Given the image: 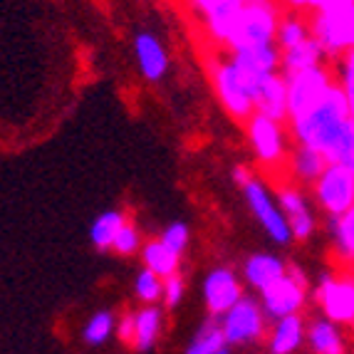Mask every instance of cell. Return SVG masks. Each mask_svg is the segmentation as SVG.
<instances>
[{
	"label": "cell",
	"instance_id": "6da1fadb",
	"mask_svg": "<svg viewBox=\"0 0 354 354\" xmlns=\"http://www.w3.org/2000/svg\"><path fill=\"white\" fill-rule=\"evenodd\" d=\"M288 127L292 142L317 149L330 161H337V156L354 136V119L349 114L347 97L337 87L327 89V95L315 102L305 114L290 119Z\"/></svg>",
	"mask_w": 354,
	"mask_h": 354
},
{
	"label": "cell",
	"instance_id": "7a4b0ae2",
	"mask_svg": "<svg viewBox=\"0 0 354 354\" xmlns=\"http://www.w3.org/2000/svg\"><path fill=\"white\" fill-rule=\"evenodd\" d=\"M208 75H211L213 92L218 97L225 114L245 124L255 114V95H258L260 80H253V77L238 70L233 65V59L228 57V53H225V57L213 59Z\"/></svg>",
	"mask_w": 354,
	"mask_h": 354
},
{
	"label": "cell",
	"instance_id": "3957f363",
	"mask_svg": "<svg viewBox=\"0 0 354 354\" xmlns=\"http://www.w3.org/2000/svg\"><path fill=\"white\" fill-rule=\"evenodd\" d=\"M241 194L245 198V206H248L250 216L258 221V225L266 230V236L275 245L285 248V245H290V243L295 241L288 218H285L283 206H280L278 189H272L266 178L253 171L248 176V181L241 183Z\"/></svg>",
	"mask_w": 354,
	"mask_h": 354
},
{
	"label": "cell",
	"instance_id": "277c9868",
	"mask_svg": "<svg viewBox=\"0 0 354 354\" xmlns=\"http://www.w3.org/2000/svg\"><path fill=\"white\" fill-rule=\"evenodd\" d=\"M243 127H245V136H248L255 161L260 166H266L268 171L285 169L290 147H292V134H290L288 122H278V119L263 117V114H253Z\"/></svg>",
	"mask_w": 354,
	"mask_h": 354
},
{
	"label": "cell",
	"instance_id": "5b68a950",
	"mask_svg": "<svg viewBox=\"0 0 354 354\" xmlns=\"http://www.w3.org/2000/svg\"><path fill=\"white\" fill-rule=\"evenodd\" d=\"M278 198L295 243H310L315 236H319V228H322V218L325 216H322V211L315 203L310 191L288 181L278 186Z\"/></svg>",
	"mask_w": 354,
	"mask_h": 354
},
{
	"label": "cell",
	"instance_id": "8992f818",
	"mask_svg": "<svg viewBox=\"0 0 354 354\" xmlns=\"http://www.w3.org/2000/svg\"><path fill=\"white\" fill-rule=\"evenodd\" d=\"M280 15H283V8L275 0H245L238 32L225 50L238 45H275Z\"/></svg>",
	"mask_w": 354,
	"mask_h": 354
},
{
	"label": "cell",
	"instance_id": "52a82bcc",
	"mask_svg": "<svg viewBox=\"0 0 354 354\" xmlns=\"http://www.w3.org/2000/svg\"><path fill=\"white\" fill-rule=\"evenodd\" d=\"M307 292H310V283H307L305 270L292 263L288 275L260 295V305H263L266 317L275 322L290 315H302V307L307 305Z\"/></svg>",
	"mask_w": 354,
	"mask_h": 354
},
{
	"label": "cell",
	"instance_id": "ba28073f",
	"mask_svg": "<svg viewBox=\"0 0 354 354\" xmlns=\"http://www.w3.org/2000/svg\"><path fill=\"white\" fill-rule=\"evenodd\" d=\"M310 194L322 216H344L354 206V174L330 161Z\"/></svg>",
	"mask_w": 354,
	"mask_h": 354
},
{
	"label": "cell",
	"instance_id": "9c48e42d",
	"mask_svg": "<svg viewBox=\"0 0 354 354\" xmlns=\"http://www.w3.org/2000/svg\"><path fill=\"white\" fill-rule=\"evenodd\" d=\"M266 313L263 305L255 297L243 295L236 305L230 307L228 313L221 315L218 325L225 335L228 344H250L263 337L266 332Z\"/></svg>",
	"mask_w": 354,
	"mask_h": 354
},
{
	"label": "cell",
	"instance_id": "30bf717a",
	"mask_svg": "<svg viewBox=\"0 0 354 354\" xmlns=\"http://www.w3.org/2000/svg\"><path fill=\"white\" fill-rule=\"evenodd\" d=\"M315 302L330 319L354 325V280L327 275L315 285Z\"/></svg>",
	"mask_w": 354,
	"mask_h": 354
},
{
	"label": "cell",
	"instance_id": "8fae6325",
	"mask_svg": "<svg viewBox=\"0 0 354 354\" xmlns=\"http://www.w3.org/2000/svg\"><path fill=\"white\" fill-rule=\"evenodd\" d=\"M241 297H243V285L233 268L218 266L206 275L203 300H206V307L211 315H216V317L225 315Z\"/></svg>",
	"mask_w": 354,
	"mask_h": 354
},
{
	"label": "cell",
	"instance_id": "7c38bea8",
	"mask_svg": "<svg viewBox=\"0 0 354 354\" xmlns=\"http://www.w3.org/2000/svg\"><path fill=\"white\" fill-rule=\"evenodd\" d=\"M131 50H134L136 67L142 72V77L147 82L156 84L161 82L169 72V50L164 48V42L156 32H149V30H139L134 37H131Z\"/></svg>",
	"mask_w": 354,
	"mask_h": 354
},
{
	"label": "cell",
	"instance_id": "4fadbf2b",
	"mask_svg": "<svg viewBox=\"0 0 354 354\" xmlns=\"http://www.w3.org/2000/svg\"><path fill=\"white\" fill-rule=\"evenodd\" d=\"M243 10H245V0H216L213 6H208L201 12L203 28H206L208 37L221 48H228L241 25Z\"/></svg>",
	"mask_w": 354,
	"mask_h": 354
},
{
	"label": "cell",
	"instance_id": "5bb4252c",
	"mask_svg": "<svg viewBox=\"0 0 354 354\" xmlns=\"http://www.w3.org/2000/svg\"><path fill=\"white\" fill-rule=\"evenodd\" d=\"M327 166H330V159H327L325 153H319L317 149L307 147V144L292 142L288 161H285V171H288L290 183L310 191Z\"/></svg>",
	"mask_w": 354,
	"mask_h": 354
},
{
	"label": "cell",
	"instance_id": "9a60e30c",
	"mask_svg": "<svg viewBox=\"0 0 354 354\" xmlns=\"http://www.w3.org/2000/svg\"><path fill=\"white\" fill-rule=\"evenodd\" d=\"M290 263L278 253H270V250H260V253H250L243 263V280L255 290V292H266L275 283L288 275Z\"/></svg>",
	"mask_w": 354,
	"mask_h": 354
},
{
	"label": "cell",
	"instance_id": "2e32d148",
	"mask_svg": "<svg viewBox=\"0 0 354 354\" xmlns=\"http://www.w3.org/2000/svg\"><path fill=\"white\" fill-rule=\"evenodd\" d=\"M347 327L342 322H335L327 315H315L307 322V344L313 349V354H349V339H347Z\"/></svg>",
	"mask_w": 354,
	"mask_h": 354
},
{
	"label": "cell",
	"instance_id": "e0dca14e",
	"mask_svg": "<svg viewBox=\"0 0 354 354\" xmlns=\"http://www.w3.org/2000/svg\"><path fill=\"white\" fill-rule=\"evenodd\" d=\"M319 233L337 260L354 263V206L344 216H325Z\"/></svg>",
	"mask_w": 354,
	"mask_h": 354
},
{
	"label": "cell",
	"instance_id": "ac0fdd59",
	"mask_svg": "<svg viewBox=\"0 0 354 354\" xmlns=\"http://www.w3.org/2000/svg\"><path fill=\"white\" fill-rule=\"evenodd\" d=\"M255 114L288 122V82H285L283 72L260 80L258 95H255Z\"/></svg>",
	"mask_w": 354,
	"mask_h": 354
},
{
	"label": "cell",
	"instance_id": "d6986e66",
	"mask_svg": "<svg viewBox=\"0 0 354 354\" xmlns=\"http://www.w3.org/2000/svg\"><path fill=\"white\" fill-rule=\"evenodd\" d=\"M307 337V322L302 315H290V317L275 319L270 330V354H292L302 347Z\"/></svg>",
	"mask_w": 354,
	"mask_h": 354
},
{
	"label": "cell",
	"instance_id": "ffe728a7",
	"mask_svg": "<svg viewBox=\"0 0 354 354\" xmlns=\"http://www.w3.org/2000/svg\"><path fill=\"white\" fill-rule=\"evenodd\" d=\"M313 37V28H310V12L307 10H283L278 23V35H275V42H278L280 53L285 50H292L302 42H307Z\"/></svg>",
	"mask_w": 354,
	"mask_h": 354
},
{
	"label": "cell",
	"instance_id": "44dd1931",
	"mask_svg": "<svg viewBox=\"0 0 354 354\" xmlns=\"http://www.w3.org/2000/svg\"><path fill=\"white\" fill-rule=\"evenodd\" d=\"M142 263L147 270H151L153 275H159L161 280L178 275V268H181V255L174 253L169 245H164L161 241H149L144 243L142 248Z\"/></svg>",
	"mask_w": 354,
	"mask_h": 354
},
{
	"label": "cell",
	"instance_id": "7402d4cb",
	"mask_svg": "<svg viewBox=\"0 0 354 354\" xmlns=\"http://www.w3.org/2000/svg\"><path fill=\"white\" fill-rule=\"evenodd\" d=\"M127 223V213L122 208H109V211H102L92 225H89V241L97 250H112V243L117 238V233L124 228Z\"/></svg>",
	"mask_w": 354,
	"mask_h": 354
},
{
	"label": "cell",
	"instance_id": "603a6c76",
	"mask_svg": "<svg viewBox=\"0 0 354 354\" xmlns=\"http://www.w3.org/2000/svg\"><path fill=\"white\" fill-rule=\"evenodd\" d=\"M136 317V339H134V347L147 352L156 344L161 335V325H164V313H161L156 305H147L142 307L139 313H134Z\"/></svg>",
	"mask_w": 354,
	"mask_h": 354
},
{
	"label": "cell",
	"instance_id": "cb8c5ba5",
	"mask_svg": "<svg viewBox=\"0 0 354 354\" xmlns=\"http://www.w3.org/2000/svg\"><path fill=\"white\" fill-rule=\"evenodd\" d=\"M223 347H228L223 330H221V325L216 322V319H208V322L201 325V330L196 332L194 342L189 344L186 354H213Z\"/></svg>",
	"mask_w": 354,
	"mask_h": 354
},
{
	"label": "cell",
	"instance_id": "d4e9b609",
	"mask_svg": "<svg viewBox=\"0 0 354 354\" xmlns=\"http://www.w3.org/2000/svg\"><path fill=\"white\" fill-rule=\"evenodd\" d=\"M114 332V315L109 310H100L87 319L84 325V342L87 344H104Z\"/></svg>",
	"mask_w": 354,
	"mask_h": 354
},
{
	"label": "cell",
	"instance_id": "484cf974",
	"mask_svg": "<svg viewBox=\"0 0 354 354\" xmlns=\"http://www.w3.org/2000/svg\"><path fill=\"white\" fill-rule=\"evenodd\" d=\"M134 292L142 302L153 305V302H159L161 295H164V280L144 268V270H139V275L134 280Z\"/></svg>",
	"mask_w": 354,
	"mask_h": 354
},
{
	"label": "cell",
	"instance_id": "4316f807",
	"mask_svg": "<svg viewBox=\"0 0 354 354\" xmlns=\"http://www.w3.org/2000/svg\"><path fill=\"white\" fill-rule=\"evenodd\" d=\"M142 248H144L142 230L136 228L134 223H129V221H127L124 228L119 230L117 238H114L112 250L122 255V258H129V255H134V253H142Z\"/></svg>",
	"mask_w": 354,
	"mask_h": 354
},
{
	"label": "cell",
	"instance_id": "83f0119b",
	"mask_svg": "<svg viewBox=\"0 0 354 354\" xmlns=\"http://www.w3.org/2000/svg\"><path fill=\"white\" fill-rule=\"evenodd\" d=\"M159 241L164 243V245H169L174 253L183 255L191 243V228L183 223V221H174V223H169L164 230H161Z\"/></svg>",
	"mask_w": 354,
	"mask_h": 354
},
{
	"label": "cell",
	"instance_id": "f1b7e54d",
	"mask_svg": "<svg viewBox=\"0 0 354 354\" xmlns=\"http://www.w3.org/2000/svg\"><path fill=\"white\" fill-rule=\"evenodd\" d=\"M183 295H186V283H183L181 275H171V278L164 280V295H161V300H164V305L169 310L181 305Z\"/></svg>",
	"mask_w": 354,
	"mask_h": 354
},
{
	"label": "cell",
	"instance_id": "f546056e",
	"mask_svg": "<svg viewBox=\"0 0 354 354\" xmlns=\"http://www.w3.org/2000/svg\"><path fill=\"white\" fill-rule=\"evenodd\" d=\"M117 335L122 342L127 344H134L136 339V317L134 315H124V317L117 322Z\"/></svg>",
	"mask_w": 354,
	"mask_h": 354
},
{
	"label": "cell",
	"instance_id": "4dcf8cb0",
	"mask_svg": "<svg viewBox=\"0 0 354 354\" xmlns=\"http://www.w3.org/2000/svg\"><path fill=\"white\" fill-rule=\"evenodd\" d=\"M332 164H339V166H344L347 171H352L354 174V136L347 142V147L342 149V153L337 156V161H332Z\"/></svg>",
	"mask_w": 354,
	"mask_h": 354
},
{
	"label": "cell",
	"instance_id": "1f68e13d",
	"mask_svg": "<svg viewBox=\"0 0 354 354\" xmlns=\"http://www.w3.org/2000/svg\"><path fill=\"white\" fill-rule=\"evenodd\" d=\"M285 8H292V10H315L319 6V0H283Z\"/></svg>",
	"mask_w": 354,
	"mask_h": 354
},
{
	"label": "cell",
	"instance_id": "d6a6232c",
	"mask_svg": "<svg viewBox=\"0 0 354 354\" xmlns=\"http://www.w3.org/2000/svg\"><path fill=\"white\" fill-rule=\"evenodd\" d=\"M344 97H347V106H349V114L354 119V80L344 87Z\"/></svg>",
	"mask_w": 354,
	"mask_h": 354
},
{
	"label": "cell",
	"instance_id": "836d02e7",
	"mask_svg": "<svg viewBox=\"0 0 354 354\" xmlns=\"http://www.w3.org/2000/svg\"><path fill=\"white\" fill-rule=\"evenodd\" d=\"M189 3H191V8H194V10L198 12V15H201V12L206 10L208 6H213L216 0H189Z\"/></svg>",
	"mask_w": 354,
	"mask_h": 354
},
{
	"label": "cell",
	"instance_id": "e575fe53",
	"mask_svg": "<svg viewBox=\"0 0 354 354\" xmlns=\"http://www.w3.org/2000/svg\"><path fill=\"white\" fill-rule=\"evenodd\" d=\"M213 354H230V344H228V347H223V349H218V352H213Z\"/></svg>",
	"mask_w": 354,
	"mask_h": 354
},
{
	"label": "cell",
	"instance_id": "d590c367",
	"mask_svg": "<svg viewBox=\"0 0 354 354\" xmlns=\"http://www.w3.org/2000/svg\"><path fill=\"white\" fill-rule=\"evenodd\" d=\"M352 327H354V325H352Z\"/></svg>",
	"mask_w": 354,
	"mask_h": 354
}]
</instances>
